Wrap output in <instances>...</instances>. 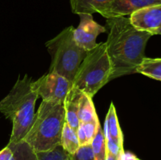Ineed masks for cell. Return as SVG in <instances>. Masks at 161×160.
Returning <instances> with one entry per match:
<instances>
[{"instance_id": "12", "label": "cell", "mask_w": 161, "mask_h": 160, "mask_svg": "<svg viewBox=\"0 0 161 160\" xmlns=\"http://www.w3.org/2000/svg\"><path fill=\"white\" fill-rule=\"evenodd\" d=\"M113 0H70L72 10L75 14L101 13Z\"/></svg>"}, {"instance_id": "20", "label": "cell", "mask_w": 161, "mask_h": 160, "mask_svg": "<svg viewBox=\"0 0 161 160\" xmlns=\"http://www.w3.org/2000/svg\"><path fill=\"white\" fill-rule=\"evenodd\" d=\"M72 160H97L93 153L91 144L80 146L78 150L71 155Z\"/></svg>"}, {"instance_id": "7", "label": "cell", "mask_w": 161, "mask_h": 160, "mask_svg": "<svg viewBox=\"0 0 161 160\" xmlns=\"http://www.w3.org/2000/svg\"><path fill=\"white\" fill-rule=\"evenodd\" d=\"M79 16L80 21L78 27L74 28V40L80 47L90 52L98 44L96 42L97 36L106 32L107 30L94 20L92 14L81 13Z\"/></svg>"}, {"instance_id": "3", "label": "cell", "mask_w": 161, "mask_h": 160, "mask_svg": "<svg viewBox=\"0 0 161 160\" xmlns=\"http://www.w3.org/2000/svg\"><path fill=\"white\" fill-rule=\"evenodd\" d=\"M64 122V104L42 100L23 141L36 153L51 150L61 144Z\"/></svg>"}, {"instance_id": "8", "label": "cell", "mask_w": 161, "mask_h": 160, "mask_svg": "<svg viewBox=\"0 0 161 160\" xmlns=\"http://www.w3.org/2000/svg\"><path fill=\"white\" fill-rule=\"evenodd\" d=\"M129 20L135 28L150 32L154 35L161 28V4L135 11L130 14Z\"/></svg>"}, {"instance_id": "22", "label": "cell", "mask_w": 161, "mask_h": 160, "mask_svg": "<svg viewBox=\"0 0 161 160\" xmlns=\"http://www.w3.org/2000/svg\"><path fill=\"white\" fill-rule=\"evenodd\" d=\"M13 155L14 152L9 146H6L3 150L0 151V160H11Z\"/></svg>"}, {"instance_id": "13", "label": "cell", "mask_w": 161, "mask_h": 160, "mask_svg": "<svg viewBox=\"0 0 161 160\" xmlns=\"http://www.w3.org/2000/svg\"><path fill=\"white\" fill-rule=\"evenodd\" d=\"M78 118L80 122H94L100 124L91 97L82 93L80 98Z\"/></svg>"}, {"instance_id": "1", "label": "cell", "mask_w": 161, "mask_h": 160, "mask_svg": "<svg viewBox=\"0 0 161 160\" xmlns=\"http://www.w3.org/2000/svg\"><path fill=\"white\" fill-rule=\"evenodd\" d=\"M109 33L105 42L111 63L109 81L123 75L136 73L145 56L148 40L153 35L140 31L130 23L129 17L106 18Z\"/></svg>"}, {"instance_id": "4", "label": "cell", "mask_w": 161, "mask_h": 160, "mask_svg": "<svg viewBox=\"0 0 161 160\" xmlns=\"http://www.w3.org/2000/svg\"><path fill=\"white\" fill-rule=\"evenodd\" d=\"M74 28H66L46 43L52 57L49 72L58 74L73 82L76 72L89 52L80 47L73 38Z\"/></svg>"}, {"instance_id": "16", "label": "cell", "mask_w": 161, "mask_h": 160, "mask_svg": "<svg viewBox=\"0 0 161 160\" xmlns=\"http://www.w3.org/2000/svg\"><path fill=\"white\" fill-rule=\"evenodd\" d=\"M100 126V124L94 122H80L76 130L80 146L91 144Z\"/></svg>"}, {"instance_id": "25", "label": "cell", "mask_w": 161, "mask_h": 160, "mask_svg": "<svg viewBox=\"0 0 161 160\" xmlns=\"http://www.w3.org/2000/svg\"><path fill=\"white\" fill-rule=\"evenodd\" d=\"M154 35H161V28H160V29L157 30V31H156L155 34H154Z\"/></svg>"}, {"instance_id": "6", "label": "cell", "mask_w": 161, "mask_h": 160, "mask_svg": "<svg viewBox=\"0 0 161 160\" xmlns=\"http://www.w3.org/2000/svg\"><path fill=\"white\" fill-rule=\"evenodd\" d=\"M33 89L42 100L64 104L72 83L58 74L49 72L36 81L32 82Z\"/></svg>"}, {"instance_id": "24", "label": "cell", "mask_w": 161, "mask_h": 160, "mask_svg": "<svg viewBox=\"0 0 161 160\" xmlns=\"http://www.w3.org/2000/svg\"><path fill=\"white\" fill-rule=\"evenodd\" d=\"M119 157L115 156L114 155L111 154L106 150V155H105V160H118Z\"/></svg>"}, {"instance_id": "5", "label": "cell", "mask_w": 161, "mask_h": 160, "mask_svg": "<svg viewBox=\"0 0 161 160\" xmlns=\"http://www.w3.org/2000/svg\"><path fill=\"white\" fill-rule=\"evenodd\" d=\"M112 67L106 50L102 42L88 53L76 72L72 86L93 98L109 82Z\"/></svg>"}, {"instance_id": "19", "label": "cell", "mask_w": 161, "mask_h": 160, "mask_svg": "<svg viewBox=\"0 0 161 160\" xmlns=\"http://www.w3.org/2000/svg\"><path fill=\"white\" fill-rule=\"evenodd\" d=\"M38 160H72L69 155L60 144L47 152H36Z\"/></svg>"}, {"instance_id": "21", "label": "cell", "mask_w": 161, "mask_h": 160, "mask_svg": "<svg viewBox=\"0 0 161 160\" xmlns=\"http://www.w3.org/2000/svg\"><path fill=\"white\" fill-rule=\"evenodd\" d=\"M106 150L115 156L119 157L124 152V145H120L119 143L111 138H106Z\"/></svg>"}, {"instance_id": "11", "label": "cell", "mask_w": 161, "mask_h": 160, "mask_svg": "<svg viewBox=\"0 0 161 160\" xmlns=\"http://www.w3.org/2000/svg\"><path fill=\"white\" fill-rule=\"evenodd\" d=\"M105 139L111 138L120 145H124V135L119 124L114 104L112 102L105 120L103 130Z\"/></svg>"}, {"instance_id": "9", "label": "cell", "mask_w": 161, "mask_h": 160, "mask_svg": "<svg viewBox=\"0 0 161 160\" xmlns=\"http://www.w3.org/2000/svg\"><path fill=\"white\" fill-rule=\"evenodd\" d=\"M159 4L161 0H113L100 14L105 18L126 17L143 8Z\"/></svg>"}, {"instance_id": "26", "label": "cell", "mask_w": 161, "mask_h": 160, "mask_svg": "<svg viewBox=\"0 0 161 160\" xmlns=\"http://www.w3.org/2000/svg\"><path fill=\"white\" fill-rule=\"evenodd\" d=\"M121 155H122V154H121ZM121 155H119V158H118V160H122V157H121Z\"/></svg>"}, {"instance_id": "15", "label": "cell", "mask_w": 161, "mask_h": 160, "mask_svg": "<svg viewBox=\"0 0 161 160\" xmlns=\"http://www.w3.org/2000/svg\"><path fill=\"white\" fill-rule=\"evenodd\" d=\"M61 145L71 155H73L80 147L76 131L66 122H64L61 133Z\"/></svg>"}, {"instance_id": "17", "label": "cell", "mask_w": 161, "mask_h": 160, "mask_svg": "<svg viewBox=\"0 0 161 160\" xmlns=\"http://www.w3.org/2000/svg\"><path fill=\"white\" fill-rule=\"evenodd\" d=\"M14 152L11 160H38L36 153L25 141L16 144H8Z\"/></svg>"}, {"instance_id": "23", "label": "cell", "mask_w": 161, "mask_h": 160, "mask_svg": "<svg viewBox=\"0 0 161 160\" xmlns=\"http://www.w3.org/2000/svg\"><path fill=\"white\" fill-rule=\"evenodd\" d=\"M122 160H141L135 154L130 152H124L121 155Z\"/></svg>"}, {"instance_id": "2", "label": "cell", "mask_w": 161, "mask_h": 160, "mask_svg": "<svg viewBox=\"0 0 161 160\" xmlns=\"http://www.w3.org/2000/svg\"><path fill=\"white\" fill-rule=\"evenodd\" d=\"M38 97L31 78L26 75L22 79H17L8 95L0 101V112L13 123L8 144H16L25 137L34 120Z\"/></svg>"}, {"instance_id": "10", "label": "cell", "mask_w": 161, "mask_h": 160, "mask_svg": "<svg viewBox=\"0 0 161 160\" xmlns=\"http://www.w3.org/2000/svg\"><path fill=\"white\" fill-rule=\"evenodd\" d=\"M81 94V91L72 86V89L68 93L65 100L64 101L65 122L69 124L75 131L78 129L79 124H80L78 112L80 98Z\"/></svg>"}, {"instance_id": "14", "label": "cell", "mask_w": 161, "mask_h": 160, "mask_svg": "<svg viewBox=\"0 0 161 160\" xmlns=\"http://www.w3.org/2000/svg\"><path fill=\"white\" fill-rule=\"evenodd\" d=\"M136 72L161 81V58L145 57L137 67Z\"/></svg>"}, {"instance_id": "18", "label": "cell", "mask_w": 161, "mask_h": 160, "mask_svg": "<svg viewBox=\"0 0 161 160\" xmlns=\"http://www.w3.org/2000/svg\"><path fill=\"white\" fill-rule=\"evenodd\" d=\"M93 153L97 160H105L106 155V141L102 127H99L95 137L91 144Z\"/></svg>"}]
</instances>
